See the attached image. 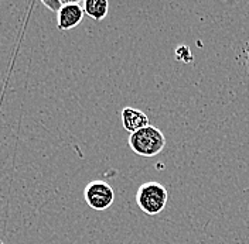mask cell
Masks as SVG:
<instances>
[{"instance_id":"cell-1","label":"cell","mask_w":249,"mask_h":244,"mask_svg":"<svg viewBox=\"0 0 249 244\" xmlns=\"http://www.w3.org/2000/svg\"><path fill=\"white\" fill-rule=\"evenodd\" d=\"M129 147L140 157L150 158L163 151L166 147V137L157 127L149 124L129 136Z\"/></svg>"},{"instance_id":"cell-2","label":"cell","mask_w":249,"mask_h":244,"mask_svg":"<svg viewBox=\"0 0 249 244\" xmlns=\"http://www.w3.org/2000/svg\"><path fill=\"white\" fill-rule=\"evenodd\" d=\"M169 200V194L161 183L149 181L140 185L136 192V202L143 213L156 216L166 208Z\"/></svg>"},{"instance_id":"cell-3","label":"cell","mask_w":249,"mask_h":244,"mask_svg":"<svg viewBox=\"0 0 249 244\" xmlns=\"http://www.w3.org/2000/svg\"><path fill=\"white\" fill-rule=\"evenodd\" d=\"M84 198L93 211H105L112 206L115 192L105 181H91L84 189Z\"/></svg>"},{"instance_id":"cell-4","label":"cell","mask_w":249,"mask_h":244,"mask_svg":"<svg viewBox=\"0 0 249 244\" xmlns=\"http://www.w3.org/2000/svg\"><path fill=\"white\" fill-rule=\"evenodd\" d=\"M84 7L77 1H64L61 10L57 13V29L68 31L75 29L84 18Z\"/></svg>"},{"instance_id":"cell-5","label":"cell","mask_w":249,"mask_h":244,"mask_svg":"<svg viewBox=\"0 0 249 244\" xmlns=\"http://www.w3.org/2000/svg\"><path fill=\"white\" fill-rule=\"evenodd\" d=\"M121 119H122L124 129L126 131H129L130 134L149 126L147 114L143 113L139 109H135V107H124V109H122Z\"/></svg>"},{"instance_id":"cell-6","label":"cell","mask_w":249,"mask_h":244,"mask_svg":"<svg viewBox=\"0 0 249 244\" xmlns=\"http://www.w3.org/2000/svg\"><path fill=\"white\" fill-rule=\"evenodd\" d=\"M82 7L85 15L89 16L95 21L104 20L109 12L108 0H85Z\"/></svg>"},{"instance_id":"cell-7","label":"cell","mask_w":249,"mask_h":244,"mask_svg":"<svg viewBox=\"0 0 249 244\" xmlns=\"http://www.w3.org/2000/svg\"><path fill=\"white\" fill-rule=\"evenodd\" d=\"M176 58L181 62H191L193 61V55L190 48L186 46H180L176 48Z\"/></svg>"},{"instance_id":"cell-8","label":"cell","mask_w":249,"mask_h":244,"mask_svg":"<svg viewBox=\"0 0 249 244\" xmlns=\"http://www.w3.org/2000/svg\"><path fill=\"white\" fill-rule=\"evenodd\" d=\"M41 3H43V6H46L47 9H50L54 13H58L64 6V1H60V0H43Z\"/></svg>"},{"instance_id":"cell-9","label":"cell","mask_w":249,"mask_h":244,"mask_svg":"<svg viewBox=\"0 0 249 244\" xmlns=\"http://www.w3.org/2000/svg\"><path fill=\"white\" fill-rule=\"evenodd\" d=\"M0 244H3V242H1V240H0Z\"/></svg>"}]
</instances>
